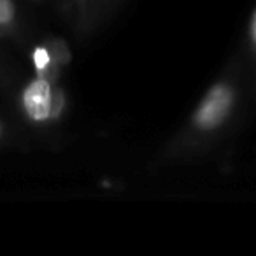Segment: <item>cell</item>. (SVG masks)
<instances>
[{"label":"cell","mask_w":256,"mask_h":256,"mask_svg":"<svg viewBox=\"0 0 256 256\" xmlns=\"http://www.w3.org/2000/svg\"><path fill=\"white\" fill-rule=\"evenodd\" d=\"M249 39H251L252 46L256 48V9L251 16V23H249Z\"/></svg>","instance_id":"cell-5"},{"label":"cell","mask_w":256,"mask_h":256,"mask_svg":"<svg viewBox=\"0 0 256 256\" xmlns=\"http://www.w3.org/2000/svg\"><path fill=\"white\" fill-rule=\"evenodd\" d=\"M14 0H0V32H8L16 23Z\"/></svg>","instance_id":"cell-3"},{"label":"cell","mask_w":256,"mask_h":256,"mask_svg":"<svg viewBox=\"0 0 256 256\" xmlns=\"http://www.w3.org/2000/svg\"><path fill=\"white\" fill-rule=\"evenodd\" d=\"M2 132H4V128H2V123H0V137H2Z\"/></svg>","instance_id":"cell-6"},{"label":"cell","mask_w":256,"mask_h":256,"mask_svg":"<svg viewBox=\"0 0 256 256\" xmlns=\"http://www.w3.org/2000/svg\"><path fill=\"white\" fill-rule=\"evenodd\" d=\"M51 64H53V56H51L50 50L44 46L36 48V51H34V67H36L37 74L40 78H46Z\"/></svg>","instance_id":"cell-4"},{"label":"cell","mask_w":256,"mask_h":256,"mask_svg":"<svg viewBox=\"0 0 256 256\" xmlns=\"http://www.w3.org/2000/svg\"><path fill=\"white\" fill-rule=\"evenodd\" d=\"M235 104V92L228 82H218L214 84L198 107L195 109L192 123L200 132H212L218 130L230 116Z\"/></svg>","instance_id":"cell-1"},{"label":"cell","mask_w":256,"mask_h":256,"mask_svg":"<svg viewBox=\"0 0 256 256\" xmlns=\"http://www.w3.org/2000/svg\"><path fill=\"white\" fill-rule=\"evenodd\" d=\"M62 106L64 96L62 93H54L48 78L37 76L22 93V107L25 116L34 123H44L51 118H58Z\"/></svg>","instance_id":"cell-2"}]
</instances>
